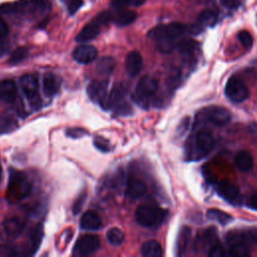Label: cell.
Here are the masks:
<instances>
[{
  "instance_id": "ab89813d",
  "label": "cell",
  "mask_w": 257,
  "mask_h": 257,
  "mask_svg": "<svg viewBox=\"0 0 257 257\" xmlns=\"http://www.w3.org/2000/svg\"><path fill=\"white\" fill-rule=\"evenodd\" d=\"M85 196H86V195H85V193H84V194H81V195L76 199V201H75V203H74V205H73V208H72L74 214H77V213L81 210L82 205H83L84 200H85Z\"/></svg>"
},
{
  "instance_id": "e0dca14e",
  "label": "cell",
  "mask_w": 257,
  "mask_h": 257,
  "mask_svg": "<svg viewBox=\"0 0 257 257\" xmlns=\"http://www.w3.org/2000/svg\"><path fill=\"white\" fill-rule=\"evenodd\" d=\"M137 18V13L132 10H126L123 8H116V11L111 12V22L118 26H125L135 21Z\"/></svg>"
},
{
  "instance_id": "8992f818",
  "label": "cell",
  "mask_w": 257,
  "mask_h": 257,
  "mask_svg": "<svg viewBox=\"0 0 257 257\" xmlns=\"http://www.w3.org/2000/svg\"><path fill=\"white\" fill-rule=\"evenodd\" d=\"M20 85L26 98L34 108L41 105V98L38 94V80L33 74H24L20 78Z\"/></svg>"
},
{
  "instance_id": "7c38bea8",
  "label": "cell",
  "mask_w": 257,
  "mask_h": 257,
  "mask_svg": "<svg viewBox=\"0 0 257 257\" xmlns=\"http://www.w3.org/2000/svg\"><path fill=\"white\" fill-rule=\"evenodd\" d=\"M87 94L90 99L94 102H97L102 107L106 108L107 102V92H106V83L102 81H92L87 86Z\"/></svg>"
},
{
  "instance_id": "4316f807",
  "label": "cell",
  "mask_w": 257,
  "mask_h": 257,
  "mask_svg": "<svg viewBox=\"0 0 257 257\" xmlns=\"http://www.w3.org/2000/svg\"><path fill=\"white\" fill-rule=\"evenodd\" d=\"M207 218L209 220L215 221L221 225H227L233 220L231 215H229L228 213L221 211L219 209H209L207 211Z\"/></svg>"
},
{
  "instance_id": "4dcf8cb0",
  "label": "cell",
  "mask_w": 257,
  "mask_h": 257,
  "mask_svg": "<svg viewBox=\"0 0 257 257\" xmlns=\"http://www.w3.org/2000/svg\"><path fill=\"white\" fill-rule=\"evenodd\" d=\"M43 237V230H42V226L38 225L36 226L32 232H31V236H30V241H31V250L32 253H34L35 251H37L41 240Z\"/></svg>"
},
{
  "instance_id": "5b68a950",
  "label": "cell",
  "mask_w": 257,
  "mask_h": 257,
  "mask_svg": "<svg viewBox=\"0 0 257 257\" xmlns=\"http://www.w3.org/2000/svg\"><path fill=\"white\" fill-rule=\"evenodd\" d=\"M225 94L232 102L240 103L248 97L249 90L240 78L231 76L225 85Z\"/></svg>"
},
{
  "instance_id": "b9f144b4",
  "label": "cell",
  "mask_w": 257,
  "mask_h": 257,
  "mask_svg": "<svg viewBox=\"0 0 257 257\" xmlns=\"http://www.w3.org/2000/svg\"><path fill=\"white\" fill-rule=\"evenodd\" d=\"M220 2L224 7L228 9H233L239 5L240 0H220Z\"/></svg>"
},
{
  "instance_id": "9a60e30c",
  "label": "cell",
  "mask_w": 257,
  "mask_h": 257,
  "mask_svg": "<svg viewBox=\"0 0 257 257\" xmlns=\"http://www.w3.org/2000/svg\"><path fill=\"white\" fill-rule=\"evenodd\" d=\"M125 71L130 76L138 75L143 68V57L139 51H131L126 57L124 62Z\"/></svg>"
},
{
  "instance_id": "7a4b0ae2",
  "label": "cell",
  "mask_w": 257,
  "mask_h": 257,
  "mask_svg": "<svg viewBox=\"0 0 257 257\" xmlns=\"http://www.w3.org/2000/svg\"><path fill=\"white\" fill-rule=\"evenodd\" d=\"M214 138L206 131H199L192 135L185 146V158L187 161L196 162L205 158L214 148Z\"/></svg>"
},
{
  "instance_id": "f35d334b",
  "label": "cell",
  "mask_w": 257,
  "mask_h": 257,
  "mask_svg": "<svg viewBox=\"0 0 257 257\" xmlns=\"http://www.w3.org/2000/svg\"><path fill=\"white\" fill-rule=\"evenodd\" d=\"M86 134L87 132L82 127H71L66 131V135L72 139H79Z\"/></svg>"
},
{
  "instance_id": "277c9868",
  "label": "cell",
  "mask_w": 257,
  "mask_h": 257,
  "mask_svg": "<svg viewBox=\"0 0 257 257\" xmlns=\"http://www.w3.org/2000/svg\"><path fill=\"white\" fill-rule=\"evenodd\" d=\"M158 81L154 77L144 76L138 82L136 87V100L142 105L148 104L150 99L158 90Z\"/></svg>"
},
{
  "instance_id": "2e32d148",
  "label": "cell",
  "mask_w": 257,
  "mask_h": 257,
  "mask_svg": "<svg viewBox=\"0 0 257 257\" xmlns=\"http://www.w3.org/2000/svg\"><path fill=\"white\" fill-rule=\"evenodd\" d=\"M2 229L4 235L7 238L15 239L22 233L24 229V224L17 218H10L3 222Z\"/></svg>"
},
{
  "instance_id": "d590c367",
  "label": "cell",
  "mask_w": 257,
  "mask_h": 257,
  "mask_svg": "<svg viewBox=\"0 0 257 257\" xmlns=\"http://www.w3.org/2000/svg\"><path fill=\"white\" fill-rule=\"evenodd\" d=\"M238 39L241 42V44L246 48H251L253 45V37L246 30H242L238 33Z\"/></svg>"
},
{
  "instance_id": "603a6c76",
  "label": "cell",
  "mask_w": 257,
  "mask_h": 257,
  "mask_svg": "<svg viewBox=\"0 0 257 257\" xmlns=\"http://www.w3.org/2000/svg\"><path fill=\"white\" fill-rule=\"evenodd\" d=\"M237 169L241 172H249L253 168V158L247 151H240L234 159Z\"/></svg>"
},
{
  "instance_id": "7402d4cb",
  "label": "cell",
  "mask_w": 257,
  "mask_h": 257,
  "mask_svg": "<svg viewBox=\"0 0 257 257\" xmlns=\"http://www.w3.org/2000/svg\"><path fill=\"white\" fill-rule=\"evenodd\" d=\"M42 88H43V92L47 97H51L53 96L59 88V80L58 78L50 73L47 72L43 75V80H42Z\"/></svg>"
},
{
  "instance_id": "6da1fadb",
  "label": "cell",
  "mask_w": 257,
  "mask_h": 257,
  "mask_svg": "<svg viewBox=\"0 0 257 257\" xmlns=\"http://www.w3.org/2000/svg\"><path fill=\"white\" fill-rule=\"evenodd\" d=\"M202 29L203 28L199 24L186 25L183 23L173 22L153 28L148 33V36L155 42L159 51L169 53L177 48L178 43L185 34H198Z\"/></svg>"
},
{
  "instance_id": "8fae6325",
  "label": "cell",
  "mask_w": 257,
  "mask_h": 257,
  "mask_svg": "<svg viewBox=\"0 0 257 257\" xmlns=\"http://www.w3.org/2000/svg\"><path fill=\"white\" fill-rule=\"evenodd\" d=\"M228 255L233 257H247L250 255V247L243 236L232 234L228 238Z\"/></svg>"
},
{
  "instance_id": "30bf717a",
  "label": "cell",
  "mask_w": 257,
  "mask_h": 257,
  "mask_svg": "<svg viewBox=\"0 0 257 257\" xmlns=\"http://www.w3.org/2000/svg\"><path fill=\"white\" fill-rule=\"evenodd\" d=\"M99 247V238L95 235L87 234L80 237L73 248V254L77 256H86L95 252Z\"/></svg>"
},
{
  "instance_id": "f546056e",
  "label": "cell",
  "mask_w": 257,
  "mask_h": 257,
  "mask_svg": "<svg viewBox=\"0 0 257 257\" xmlns=\"http://www.w3.org/2000/svg\"><path fill=\"white\" fill-rule=\"evenodd\" d=\"M190 229L188 227H183L182 230L180 231L179 237L177 239V250H178V254H182L183 251L186 250L187 245L189 243L190 240Z\"/></svg>"
},
{
  "instance_id": "74e56055",
  "label": "cell",
  "mask_w": 257,
  "mask_h": 257,
  "mask_svg": "<svg viewBox=\"0 0 257 257\" xmlns=\"http://www.w3.org/2000/svg\"><path fill=\"white\" fill-rule=\"evenodd\" d=\"M69 14H74L83 4V0H64Z\"/></svg>"
},
{
  "instance_id": "3957f363",
  "label": "cell",
  "mask_w": 257,
  "mask_h": 257,
  "mask_svg": "<svg viewBox=\"0 0 257 257\" xmlns=\"http://www.w3.org/2000/svg\"><path fill=\"white\" fill-rule=\"evenodd\" d=\"M167 216V211L153 205H142L138 207L135 217L143 227H154L161 224Z\"/></svg>"
},
{
  "instance_id": "4fadbf2b",
  "label": "cell",
  "mask_w": 257,
  "mask_h": 257,
  "mask_svg": "<svg viewBox=\"0 0 257 257\" xmlns=\"http://www.w3.org/2000/svg\"><path fill=\"white\" fill-rule=\"evenodd\" d=\"M97 56V50L94 46L88 44H80L76 46L72 52V57L75 61L81 64L92 62Z\"/></svg>"
},
{
  "instance_id": "d6a6232c",
  "label": "cell",
  "mask_w": 257,
  "mask_h": 257,
  "mask_svg": "<svg viewBox=\"0 0 257 257\" xmlns=\"http://www.w3.org/2000/svg\"><path fill=\"white\" fill-rule=\"evenodd\" d=\"M17 126L16 121L7 115H0V133H7Z\"/></svg>"
},
{
  "instance_id": "ac0fdd59",
  "label": "cell",
  "mask_w": 257,
  "mask_h": 257,
  "mask_svg": "<svg viewBox=\"0 0 257 257\" xmlns=\"http://www.w3.org/2000/svg\"><path fill=\"white\" fill-rule=\"evenodd\" d=\"M124 96H125V87L121 83L115 84L107 95L106 108H110V107L115 108L117 106H121L123 104L122 100Z\"/></svg>"
},
{
  "instance_id": "52a82bcc",
  "label": "cell",
  "mask_w": 257,
  "mask_h": 257,
  "mask_svg": "<svg viewBox=\"0 0 257 257\" xmlns=\"http://www.w3.org/2000/svg\"><path fill=\"white\" fill-rule=\"evenodd\" d=\"M30 184L22 173L13 171L10 175L9 180V187L8 191L9 194L14 199H22L26 197L30 192Z\"/></svg>"
},
{
  "instance_id": "60d3db41",
  "label": "cell",
  "mask_w": 257,
  "mask_h": 257,
  "mask_svg": "<svg viewBox=\"0 0 257 257\" xmlns=\"http://www.w3.org/2000/svg\"><path fill=\"white\" fill-rule=\"evenodd\" d=\"M246 206L252 210L257 211V194H254L249 197V199L246 201Z\"/></svg>"
},
{
  "instance_id": "ffe728a7",
  "label": "cell",
  "mask_w": 257,
  "mask_h": 257,
  "mask_svg": "<svg viewBox=\"0 0 257 257\" xmlns=\"http://www.w3.org/2000/svg\"><path fill=\"white\" fill-rule=\"evenodd\" d=\"M126 195L130 198L138 199L143 197L147 192V187L144 182L136 178H130L126 182Z\"/></svg>"
},
{
  "instance_id": "836d02e7",
  "label": "cell",
  "mask_w": 257,
  "mask_h": 257,
  "mask_svg": "<svg viewBox=\"0 0 257 257\" xmlns=\"http://www.w3.org/2000/svg\"><path fill=\"white\" fill-rule=\"evenodd\" d=\"M147 0H111L110 4L114 8H123V7H137L143 5Z\"/></svg>"
},
{
  "instance_id": "8d00e7d4",
  "label": "cell",
  "mask_w": 257,
  "mask_h": 257,
  "mask_svg": "<svg viewBox=\"0 0 257 257\" xmlns=\"http://www.w3.org/2000/svg\"><path fill=\"white\" fill-rule=\"evenodd\" d=\"M93 144L95 146V148L101 152H104V153H107L110 151V145H109V142L102 138V137H95L94 140H93Z\"/></svg>"
},
{
  "instance_id": "f1b7e54d",
  "label": "cell",
  "mask_w": 257,
  "mask_h": 257,
  "mask_svg": "<svg viewBox=\"0 0 257 257\" xmlns=\"http://www.w3.org/2000/svg\"><path fill=\"white\" fill-rule=\"evenodd\" d=\"M106 239L111 245L119 246L124 240V235L120 229L113 227L106 232Z\"/></svg>"
},
{
  "instance_id": "ee69618b",
  "label": "cell",
  "mask_w": 257,
  "mask_h": 257,
  "mask_svg": "<svg viewBox=\"0 0 257 257\" xmlns=\"http://www.w3.org/2000/svg\"><path fill=\"white\" fill-rule=\"evenodd\" d=\"M0 174H1V166H0Z\"/></svg>"
},
{
  "instance_id": "9c48e42d",
  "label": "cell",
  "mask_w": 257,
  "mask_h": 257,
  "mask_svg": "<svg viewBox=\"0 0 257 257\" xmlns=\"http://www.w3.org/2000/svg\"><path fill=\"white\" fill-rule=\"evenodd\" d=\"M217 194L233 205H240L242 203V195L238 189V187L230 182L221 181L216 186Z\"/></svg>"
},
{
  "instance_id": "d4e9b609",
  "label": "cell",
  "mask_w": 257,
  "mask_h": 257,
  "mask_svg": "<svg viewBox=\"0 0 257 257\" xmlns=\"http://www.w3.org/2000/svg\"><path fill=\"white\" fill-rule=\"evenodd\" d=\"M217 21H218V14L211 9L203 10L198 16V24L202 28L212 27L217 23Z\"/></svg>"
},
{
  "instance_id": "484cf974",
  "label": "cell",
  "mask_w": 257,
  "mask_h": 257,
  "mask_svg": "<svg viewBox=\"0 0 257 257\" xmlns=\"http://www.w3.org/2000/svg\"><path fill=\"white\" fill-rule=\"evenodd\" d=\"M51 8L50 0H30L29 9L36 16H44Z\"/></svg>"
},
{
  "instance_id": "1f68e13d",
  "label": "cell",
  "mask_w": 257,
  "mask_h": 257,
  "mask_svg": "<svg viewBox=\"0 0 257 257\" xmlns=\"http://www.w3.org/2000/svg\"><path fill=\"white\" fill-rule=\"evenodd\" d=\"M28 54V50L25 47H17L15 50H13V52L11 53L8 62L10 64H17L19 62H21L22 60H24L26 58Z\"/></svg>"
},
{
  "instance_id": "83f0119b",
  "label": "cell",
  "mask_w": 257,
  "mask_h": 257,
  "mask_svg": "<svg viewBox=\"0 0 257 257\" xmlns=\"http://www.w3.org/2000/svg\"><path fill=\"white\" fill-rule=\"evenodd\" d=\"M115 67V60L110 56H104L100 58L96 64V71L100 75L110 74Z\"/></svg>"
},
{
  "instance_id": "cb8c5ba5",
  "label": "cell",
  "mask_w": 257,
  "mask_h": 257,
  "mask_svg": "<svg viewBox=\"0 0 257 257\" xmlns=\"http://www.w3.org/2000/svg\"><path fill=\"white\" fill-rule=\"evenodd\" d=\"M141 253L145 257H161L163 255V250L158 241L149 240L142 245Z\"/></svg>"
},
{
  "instance_id": "44dd1931",
  "label": "cell",
  "mask_w": 257,
  "mask_h": 257,
  "mask_svg": "<svg viewBox=\"0 0 257 257\" xmlns=\"http://www.w3.org/2000/svg\"><path fill=\"white\" fill-rule=\"evenodd\" d=\"M80 227L88 231L98 230L101 227L100 217L93 211H87L80 219Z\"/></svg>"
},
{
  "instance_id": "5bb4252c",
  "label": "cell",
  "mask_w": 257,
  "mask_h": 257,
  "mask_svg": "<svg viewBox=\"0 0 257 257\" xmlns=\"http://www.w3.org/2000/svg\"><path fill=\"white\" fill-rule=\"evenodd\" d=\"M100 25L101 23L96 18H94L79 31V33L75 37V40L77 42H87L89 40H92L99 34Z\"/></svg>"
},
{
  "instance_id": "7bdbcfd3",
  "label": "cell",
  "mask_w": 257,
  "mask_h": 257,
  "mask_svg": "<svg viewBox=\"0 0 257 257\" xmlns=\"http://www.w3.org/2000/svg\"><path fill=\"white\" fill-rule=\"evenodd\" d=\"M9 31V27L7 25V23L5 22V20L0 16V38L4 37L7 35Z\"/></svg>"
},
{
  "instance_id": "ba28073f",
  "label": "cell",
  "mask_w": 257,
  "mask_h": 257,
  "mask_svg": "<svg viewBox=\"0 0 257 257\" xmlns=\"http://www.w3.org/2000/svg\"><path fill=\"white\" fill-rule=\"evenodd\" d=\"M202 115L207 122H210L218 126L227 124L231 119L230 111L223 106L217 105H212L205 108L202 111Z\"/></svg>"
},
{
  "instance_id": "d6986e66",
  "label": "cell",
  "mask_w": 257,
  "mask_h": 257,
  "mask_svg": "<svg viewBox=\"0 0 257 257\" xmlns=\"http://www.w3.org/2000/svg\"><path fill=\"white\" fill-rule=\"evenodd\" d=\"M17 96V86L13 80L7 79L0 82V100L12 102Z\"/></svg>"
},
{
  "instance_id": "e575fe53",
  "label": "cell",
  "mask_w": 257,
  "mask_h": 257,
  "mask_svg": "<svg viewBox=\"0 0 257 257\" xmlns=\"http://www.w3.org/2000/svg\"><path fill=\"white\" fill-rule=\"evenodd\" d=\"M208 255L211 257H224L225 255H227V252H226L225 248L223 247V245L219 241H216L209 248Z\"/></svg>"
}]
</instances>
